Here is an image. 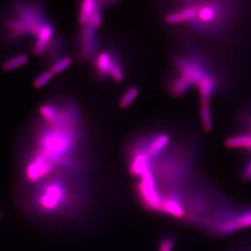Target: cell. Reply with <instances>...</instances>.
<instances>
[{
	"label": "cell",
	"mask_w": 251,
	"mask_h": 251,
	"mask_svg": "<svg viewBox=\"0 0 251 251\" xmlns=\"http://www.w3.org/2000/svg\"><path fill=\"white\" fill-rule=\"evenodd\" d=\"M53 74L50 70L47 71L42 72V73H40L38 76L35 78L34 81V86L36 87L37 89H40L47 86V84L49 83L50 81H52L53 78Z\"/></svg>",
	"instance_id": "603a6c76"
},
{
	"label": "cell",
	"mask_w": 251,
	"mask_h": 251,
	"mask_svg": "<svg viewBox=\"0 0 251 251\" xmlns=\"http://www.w3.org/2000/svg\"><path fill=\"white\" fill-rule=\"evenodd\" d=\"M98 5V1L85 0L82 1L79 9L78 21L82 26L89 25L90 20Z\"/></svg>",
	"instance_id": "5bb4252c"
},
{
	"label": "cell",
	"mask_w": 251,
	"mask_h": 251,
	"mask_svg": "<svg viewBox=\"0 0 251 251\" xmlns=\"http://www.w3.org/2000/svg\"><path fill=\"white\" fill-rule=\"evenodd\" d=\"M136 195L143 208L162 214V195L154 172L139 178L136 185Z\"/></svg>",
	"instance_id": "3957f363"
},
{
	"label": "cell",
	"mask_w": 251,
	"mask_h": 251,
	"mask_svg": "<svg viewBox=\"0 0 251 251\" xmlns=\"http://www.w3.org/2000/svg\"><path fill=\"white\" fill-rule=\"evenodd\" d=\"M39 114L43 121L51 126L56 118L57 106L52 104H42L40 107Z\"/></svg>",
	"instance_id": "ac0fdd59"
},
{
	"label": "cell",
	"mask_w": 251,
	"mask_h": 251,
	"mask_svg": "<svg viewBox=\"0 0 251 251\" xmlns=\"http://www.w3.org/2000/svg\"><path fill=\"white\" fill-rule=\"evenodd\" d=\"M98 46L96 30L89 25L83 26L80 36V58L83 60L94 58L98 52Z\"/></svg>",
	"instance_id": "8992f818"
},
{
	"label": "cell",
	"mask_w": 251,
	"mask_h": 251,
	"mask_svg": "<svg viewBox=\"0 0 251 251\" xmlns=\"http://www.w3.org/2000/svg\"><path fill=\"white\" fill-rule=\"evenodd\" d=\"M104 8L102 6L100 1H98V5H97L94 13L92 14L91 18L90 20L89 25L92 28H94V30H98L99 28L101 27L103 24V13H102V8Z\"/></svg>",
	"instance_id": "44dd1931"
},
{
	"label": "cell",
	"mask_w": 251,
	"mask_h": 251,
	"mask_svg": "<svg viewBox=\"0 0 251 251\" xmlns=\"http://www.w3.org/2000/svg\"><path fill=\"white\" fill-rule=\"evenodd\" d=\"M201 120L203 128L207 132L212 130V116L209 106H201Z\"/></svg>",
	"instance_id": "7402d4cb"
},
{
	"label": "cell",
	"mask_w": 251,
	"mask_h": 251,
	"mask_svg": "<svg viewBox=\"0 0 251 251\" xmlns=\"http://www.w3.org/2000/svg\"><path fill=\"white\" fill-rule=\"evenodd\" d=\"M229 251H251V238L235 244Z\"/></svg>",
	"instance_id": "d4e9b609"
},
{
	"label": "cell",
	"mask_w": 251,
	"mask_h": 251,
	"mask_svg": "<svg viewBox=\"0 0 251 251\" xmlns=\"http://www.w3.org/2000/svg\"><path fill=\"white\" fill-rule=\"evenodd\" d=\"M57 167H59L50 158L37 151L25 167V179L30 183L39 182L52 175Z\"/></svg>",
	"instance_id": "5b68a950"
},
{
	"label": "cell",
	"mask_w": 251,
	"mask_h": 251,
	"mask_svg": "<svg viewBox=\"0 0 251 251\" xmlns=\"http://www.w3.org/2000/svg\"><path fill=\"white\" fill-rule=\"evenodd\" d=\"M1 215H2V213H1V212H0V217H1Z\"/></svg>",
	"instance_id": "484cf974"
},
{
	"label": "cell",
	"mask_w": 251,
	"mask_h": 251,
	"mask_svg": "<svg viewBox=\"0 0 251 251\" xmlns=\"http://www.w3.org/2000/svg\"><path fill=\"white\" fill-rule=\"evenodd\" d=\"M14 9L15 18L25 25L28 36L36 37L42 25L47 21L42 8L32 3H20L15 6Z\"/></svg>",
	"instance_id": "277c9868"
},
{
	"label": "cell",
	"mask_w": 251,
	"mask_h": 251,
	"mask_svg": "<svg viewBox=\"0 0 251 251\" xmlns=\"http://www.w3.org/2000/svg\"><path fill=\"white\" fill-rule=\"evenodd\" d=\"M139 94V90L137 87H130L124 93L119 102L120 108L122 109H126L130 106L135 99L138 98Z\"/></svg>",
	"instance_id": "d6986e66"
},
{
	"label": "cell",
	"mask_w": 251,
	"mask_h": 251,
	"mask_svg": "<svg viewBox=\"0 0 251 251\" xmlns=\"http://www.w3.org/2000/svg\"><path fill=\"white\" fill-rule=\"evenodd\" d=\"M198 228L215 237H224L251 229V204L229 201L207 217Z\"/></svg>",
	"instance_id": "6da1fadb"
},
{
	"label": "cell",
	"mask_w": 251,
	"mask_h": 251,
	"mask_svg": "<svg viewBox=\"0 0 251 251\" xmlns=\"http://www.w3.org/2000/svg\"><path fill=\"white\" fill-rule=\"evenodd\" d=\"M197 18V9L195 6H186L168 13L165 17V21L169 25H180L192 22Z\"/></svg>",
	"instance_id": "30bf717a"
},
{
	"label": "cell",
	"mask_w": 251,
	"mask_h": 251,
	"mask_svg": "<svg viewBox=\"0 0 251 251\" xmlns=\"http://www.w3.org/2000/svg\"><path fill=\"white\" fill-rule=\"evenodd\" d=\"M109 76H111L116 82H121L123 81L124 69L121 64V59L116 52H112V62H111V69H110V74Z\"/></svg>",
	"instance_id": "e0dca14e"
},
{
	"label": "cell",
	"mask_w": 251,
	"mask_h": 251,
	"mask_svg": "<svg viewBox=\"0 0 251 251\" xmlns=\"http://www.w3.org/2000/svg\"><path fill=\"white\" fill-rule=\"evenodd\" d=\"M128 169L131 175L140 178L150 172H154V165L142 147H135L131 152Z\"/></svg>",
	"instance_id": "52a82bcc"
},
{
	"label": "cell",
	"mask_w": 251,
	"mask_h": 251,
	"mask_svg": "<svg viewBox=\"0 0 251 251\" xmlns=\"http://www.w3.org/2000/svg\"><path fill=\"white\" fill-rule=\"evenodd\" d=\"M94 59V67L97 76L101 80L108 78L112 62V52L103 51L98 53Z\"/></svg>",
	"instance_id": "8fae6325"
},
{
	"label": "cell",
	"mask_w": 251,
	"mask_h": 251,
	"mask_svg": "<svg viewBox=\"0 0 251 251\" xmlns=\"http://www.w3.org/2000/svg\"><path fill=\"white\" fill-rule=\"evenodd\" d=\"M178 244V236L173 233L163 234L158 241L156 251H174Z\"/></svg>",
	"instance_id": "9a60e30c"
},
{
	"label": "cell",
	"mask_w": 251,
	"mask_h": 251,
	"mask_svg": "<svg viewBox=\"0 0 251 251\" xmlns=\"http://www.w3.org/2000/svg\"><path fill=\"white\" fill-rule=\"evenodd\" d=\"M170 143V136L167 133H158L155 137L150 138L143 147V150L145 155L150 158L151 161L157 159L161 155L163 151L167 149Z\"/></svg>",
	"instance_id": "9c48e42d"
},
{
	"label": "cell",
	"mask_w": 251,
	"mask_h": 251,
	"mask_svg": "<svg viewBox=\"0 0 251 251\" xmlns=\"http://www.w3.org/2000/svg\"><path fill=\"white\" fill-rule=\"evenodd\" d=\"M197 18L201 22L208 24L216 21L221 15V8L215 3H201L200 7H196Z\"/></svg>",
	"instance_id": "7c38bea8"
},
{
	"label": "cell",
	"mask_w": 251,
	"mask_h": 251,
	"mask_svg": "<svg viewBox=\"0 0 251 251\" xmlns=\"http://www.w3.org/2000/svg\"><path fill=\"white\" fill-rule=\"evenodd\" d=\"M29 61L27 54H20L11 57L3 64V69L5 72H11L24 66Z\"/></svg>",
	"instance_id": "2e32d148"
},
{
	"label": "cell",
	"mask_w": 251,
	"mask_h": 251,
	"mask_svg": "<svg viewBox=\"0 0 251 251\" xmlns=\"http://www.w3.org/2000/svg\"><path fill=\"white\" fill-rule=\"evenodd\" d=\"M72 62V60L71 57L63 56L59 58L52 64L50 71L52 72L53 75L61 73L71 66Z\"/></svg>",
	"instance_id": "ffe728a7"
},
{
	"label": "cell",
	"mask_w": 251,
	"mask_h": 251,
	"mask_svg": "<svg viewBox=\"0 0 251 251\" xmlns=\"http://www.w3.org/2000/svg\"><path fill=\"white\" fill-rule=\"evenodd\" d=\"M225 145L230 149H240L250 151L251 147V135L250 133L234 134L227 138Z\"/></svg>",
	"instance_id": "4fadbf2b"
},
{
	"label": "cell",
	"mask_w": 251,
	"mask_h": 251,
	"mask_svg": "<svg viewBox=\"0 0 251 251\" xmlns=\"http://www.w3.org/2000/svg\"><path fill=\"white\" fill-rule=\"evenodd\" d=\"M240 178L244 182L251 181V159H250L241 168Z\"/></svg>",
	"instance_id": "cb8c5ba5"
},
{
	"label": "cell",
	"mask_w": 251,
	"mask_h": 251,
	"mask_svg": "<svg viewBox=\"0 0 251 251\" xmlns=\"http://www.w3.org/2000/svg\"><path fill=\"white\" fill-rule=\"evenodd\" d=\"M33 52L36 56H41L47 52L52 44L54 37V28L52 23L47 20L44 25H42L41 30L36 36Z\"/></svg>",
	"instance_id": "ba28073f"
},
{
	"label": "cell",
	"mask_w": 251,
	"mask_h": 251,
	"mask_svg": "<svg viewBox=\"0 0 251 251\" xmlns=\"http://www.w3.org/2000/svg\"><path fill=\"white\" fill-rule=\"evenodd\" d=\"M69 196V188L63 178H52L37 191L35 203L42 212L54 213L66 206Z\"/></svg>",
	"instance_id": "7a4b0ae2"
}]
</instances>
